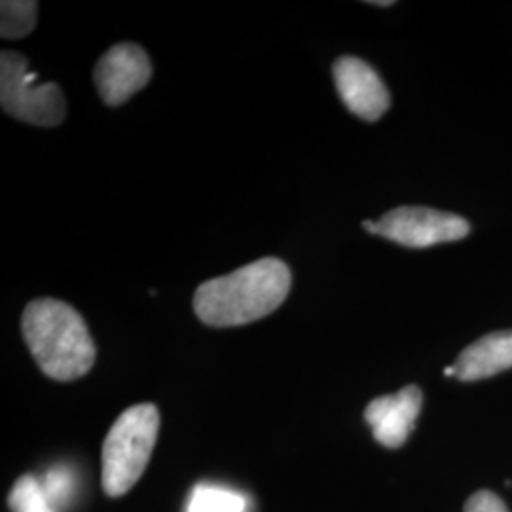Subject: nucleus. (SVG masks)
<instances>
[{"label":"nucleus","instance_id":"9","mask_svg":"<svg viewBox=\"0 0 512 512\" xmlns=\"http://www.w3.org/2000/svg\"><path fill=\"white\" fill-rule=\"evenodd\" d=\"M512 366V330H499L482 336L459 353L454 365L461 382H476L495 376Z\"/></svg>","mask_w":512,"mask_h":512},{"label":"nucleus","instance_id":"14","mask_svg":"<svg viewBox=\"0 0 512 512\" xmlns=\"http://www.w3.org/2000/svg\"><path fill=\"white\" fill-rule=\"evenodd\" d=\"M463 512H509V509L499 495L488 490H480L467 499Z\"/></svg>","mask_w":512,"mask_h":512},{"label":"nucleus","instance_id":"3","mask_svg":"<svg viewBox=\"0 0 512 512\" xmlns=\"http://www.w3.org/2000/svg\"><path fill=\"white\" fill-rule=\"evenodd\" d=\"M160 433V412L152 403L135 404L110 427L103 442V490L122 497L145 473Z\"/></svg>","mask_w":512,"mask_h":512},{"label":"nucleus","instance_id":"13","mask_svg":"<svg viewBox=\"0 0 512 512\" xmlns=\"http://www.w3.org/2000/svg\"><path fill=\"white\" fill-rule=\"evenodd\" d=\"M44 494L52 501L55 511L65 507L69 503V497L73 495L74 476L67 467H52L46 476L40 480Z\"/></svg>","mask_w":512,"mask_h":512},{"label":"nucleus","instance_id":"11","mask_svg":"<svg viewBox=\"0 0 512 512\" xmlns=\"http://www.w3.org/2000/svg\"><path fill=\"white\" fill-rule=\"evenodd\" d=\"M37 2L33 0H2L0 4V35L2 38L27 37L37 25Z\"/></svg>","mask_w":512,"mask_h":512},{"label":"nucleus","instance_id":"5","mask_svg":"<svg viewBox=\"0 0 512 512\" xmlns=\"http://www.w3.org/2000/svg\"><path fill=\"white\" fill-rule=\"evenodd\" d=\"M469 222L454 215L429 207H397L376 220V236L395 241L410 249H425L437 243L467 238Z\"/></svg>","mask_w":512,"mask_h":512},{"label":"nucleus","instance_id":"1","mask_svg":"<svg viewBox=\"0 0 512 512\" xmlns=\"http://www.w3.org/2000/svg\"><path fill=\"white\" fill-rule=\"evenodd\" d=\"M293 275L279 258H260L202 283L194 311L209 327H241L274 313L289 296Z\"/></svg>","mask_w":512,"mask_h":512},{"label":"nucleus","instance_id":"2","mask_svg":"<svg viewBox=\"0 0 512 512\" xmlns=\"http://www.w3.org/2000/svg\"><path fill=\"white\" fill-rule=\"evenodd\" d=\"M25 344L40 370L57 382L86 376L95 363V344L84 317L63 300L38 298L21 317Z\"/></svg>","mask_w":512,"mask_h":512},{"label":"nucleus","instance_id":"7","mask_svg":"<svg viewBox=\"0 0 512 512\" xmlns=\"http://www.w3.org/2000/svg\"><path fill=\"white\" fill-rule=\"evenodd\" d=\"M332 74L336 90L351 114L376 122L389 109L391 97L384 80L363 59L344 55L334 63Z\"/></svg>","mask_w":512,"mask_h":512},{"label":"nucleus","instance_id":"6","mask_svg":"<svg viewBox=\"0 0 512 512\" xmlns=\"http://www.w3.org/2000/svg\"><path fill=\"white\" fill-rule=\"evenodd\" d=\"M152 78V63L147 52L137 44H116L103 55L93 71L95 88L110 105H124L133 93L147 88Z\"/></svg>","mask_w":512,"mask_h":512},{"label":"nucleus","instance_id":"4","mask_svg":"<svg viewBox=\"0 0 512 512\" xmlns=\"http://www.w3.org/2000/svg\"><path fill=\"white\" fill-rule=\"evenodd\" d=\"M0 105L25 124L54 128L65 120L67 101L55 82L38 84V74L18 52L0 55Z\"/></svg>","mask_w":512,"mask_h":512},{"label":"nucleus","instance_id":"8","mask_svg":"<svg viewBox=\"0 0 512 512\" xmlns=\"http://www.w3.org/2000/svg\"><path fill=\"white\" fill-rule=\"evenodd\" d=\"M421 403L423 395L418 385H408L395 395L370 401L366 406L365 420L374 439L385 448H401L416 427Z\"/></svg>","mask_w":512,"mask_h":512},{"label":"nucleus","instance_id":"10","mask_svg":"<svg viewBox=\"0 0 512 512\" xmlns=\"http://www.w3.org/2000/svg\"><path fill=\"white\" fill-rule=\"evenodd\" d=\"M186 512H247V499L226 486L198 484L188 497Z\"/></svg>","mask_w":512,"mask_h":512},{"label":"nucleus","instance_id":"12","mask_svg":"<svg viewBox=\"0 0 512 512\" xmlns=\"http://www.w3.org/2000/svg\"><path fill=\"white\" fill-rule=\"evenodd\" d=\"M8 507L12 512H57L44 494L40 478L33 475L19 476L8 495Z\"/></svg>","mask_w":512,"mask_h":512},{"label":"nucleus","instance_id":"15","mask_svg":"<svg viewBox=\"0 0 512 512\" xmlns=\"http://www.w3.org/2000/svg\"><path fill=\"white\" fill-rule=\"evenodd\" d=\"M370 4H374V6H391L393 2H391V0H384V2H376V0H374V2H370Z\"/></svg>","mask_w":512,"mask_h":512}]
</instances>
